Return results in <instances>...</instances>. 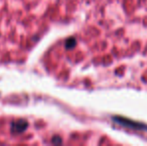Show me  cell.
<instances>
[{
	"instance_id": "6da1fadb",
	"label": "cell",
	"mask_w": 147,
	"mask_h": 146,
	"mask_svg": "<svg viewBox=\"0 0 147 146\" xmlns=\"http://www.w3.org/2000/svg\"><path fill=\"white\" fill-rule=\"evenodd\" d=\"M28 124L25 120H18L11 124V130L15 133H21L27 128Z\"/></svg>"
},
{
	"instance_id": "7a4b0ae2",
	"label": "cell",
	"mask_w": 147,
	"mask_h": 146,
	"mask_svg": "<svg viewBox=\"0 0 147 146\" xmlns=\"http://www.w3.org/2000/svg\"><path fill=\"white\" fill-rule=\"evenodd\" d=\"M113 120H115L116 122L120 123V124H123V125H126V126H129V127H133V128H144V125L142 124H138V123H133V121H130V120H127L125 118H122V117H114Z\"/></svg>"
},
{
	"instance_id": "3957f363",
	"label": "cell",
	"mask_w": 147,
	"mask_h": 146,
	"mask_svg": "<svg viewBox=\"0 0 147 146\" xmlns=\"http://www.w3.org/2000/svg\"><path fill=\"white\" fill-rule=\"evenodd\" d=\"M76 45V40L74 38H68L67 40H66V43H65V47L67 49H71L73 48L74 46Z\"/></svg>"
},
{
	"instance_id": "277c9868",
	"label": "cell",
	"mask_w": 147,
	"mask_h": 146,
	"mask_svg": "<svg viewBox=\"0 0 147 146\" xmlns=\"http://www.w3.org/2000/svg\"><path fill=\"white\" fill-rule=\"evenodd\" d=\"M52 142H53V143H61V138H60L59 136H55V137H53Z\"/></svg>"
}]
</instances>
